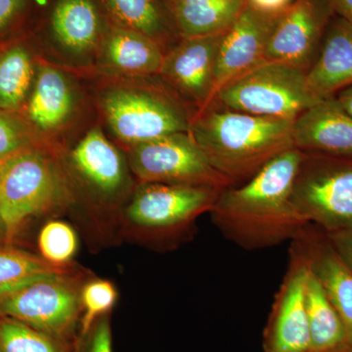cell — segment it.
Segmentation results:
<instances>
[{
	"mask_svg": "<svg viewBox=\"0 0 352 352\" xmlns=\"http://www.w3.org/2000/svg\"><path fill=\"white\" fill-rule=\"evenodd\" d=\"M280 14L261 12L249 2L245 4L222 39L215 74V94L227 83L266 62V47Z\"/></svg>",
	"mask_w": 352,
	"mask_h": 352,
	"instance_id": "cell-13",
	"label": "cell"
},
{
	"mask_svg": "<svg viewBox=\"0 0 352 352\" xmlns=\"http://www.w3.org/2000/svg\"><path fill=\"white\" fill-rule=\"evenodd\" d=\"M73 108V95L66 78L48 66L39 68L28 103V117L41 131H52L64 124Z\"/></svg>",
	"mask_w": 352,
	"mask_h": 352,
	"instance_id": "cell-19",
	"label": "cell"
},
{
	"mask_svg": "<svg viewBox=\"0 0 352 352\" xmlns=\"http://www.w3.org/2000/svg\"><path fill=\"white\" fill-rule=\"evenodd\" d=\"M51 27L64 47L82 53L94 47L100 23L92 0H59L51 16Z\"/></svg>",
	"mask_w": 352,
	"mask_h": 352,
	"instance_id": "cell-21",
	"label": "cell"
},
{
	"mask_svg": "<svg viewBox=\"0 0 352 352\" xmlns=\"http://www.w3.org/2000/svg\"><path fill=\"white\" fill-rule=\"evenodd\" d=\"M335 98L352 117V85L338 92Z\"/></svg>",
	"mask_w": 352,
	"mask_h": 352,
	"instance_id": "cell-35",
	"label": "cell"
},
{
	"mask_svg": "<svg viewBox=\"0 0 352 352\" xmlns=\"http://www.w3.org/2000/svg\"><path fill=\"white\" fill-rule=\"evenodd\" d=\"M6 244V232H4L3 224H2L1 219H0V245Z\"/></svg>",
	"mask_w": 352,
	"mask_h": 352,
	"instance_id": "cell-36",
	"label": "cell"
},
{
	"mask_svg": "<svg viewBox=\"0 0 352 352\" xmlns=\"http://www.w3.org/2000/svg\"><path fill=\"white\" fill-rule=\"evenodd\" d=\"M38 244L44 261L66 267L78 251V236L67 222L51 220L41 228Z\"/></svg>",
	"mask_w": 352,
	"mask_h": 352,
	"instance_id": "cell-27",
	"label": "cell"
},
{
	"mask_svg": "<svg viewBox=\"0 0 352 352\" xmlns=\"http://www.w3.org/2000/svg\"><path fill=\"white\" fill-rule=\"evenodd\" d=\"M289 254L288 268L264 329V352L310 351L305 298L309 266L294 242Z\"/></svg>",
	"mask_w": 352,
	"mask_h": 352,
	"instance_id": "cell-10",
	"label": "cell"
},
{
	"mask_svg": "<svg viewBox=\"0 0 352 352\" xmlns=\"http://www.w3.org/2000/svg\"><path fill=\"white\" fill-rule=\"evenodd\" d=\"M131 166L141 183L212 187L223 190L231 182L215 170L188 132L170 134L133 146Z\"/></svg>",
	"mask_w": 352,
	"mask_h": 352,
	"instance_id": "cell-8",
	"label": "cell"
},
{
	"mask_svg": "<svg viewBox=\"0 0 352 352\" xmlns=\"http://www.w3.org/2000/svg\"><path fill=\"white\" fill-rule=\"evenodd\" d=\"M80 280L69 270L34 280L0 296V316L75 342L82 317Z\"/></svg>",
	"mask_w": 352,
	"mask_h": 352,
	"instance_id": "cell-6",
	"label": "cell"
},
{
	"mask_svg": "<svg viewBox=\"0 0 352 352\" xmlns=\"http://www.w3.org/2000/svg\"><path fill=\"white\" fill-rule=\"evenodd\" d=\"M164 57L159 43L127 28L113 30L106 41L108 66L124 75H159Z\"/></svg>",
	"mask_w": 352,
	"mask_h": 352,
	"instance_id": "cell-18",
	"label": "cell"
},
{
	"mask_svg": "<svg viewBox=\"0 0 352 352\" xmlns=\"http://www.w3.org/2000/svg\"><path fill=\"white\" fill-rule=\"evenodd\" d=\"M292 203L307 223L325 232L352 227V159L305 154Z\"/></svg>",
	"mask_w": 352,
	"mask_h": 352,
	"instance_id": "cell-5",
	"label": "cell"
},
{
	"mask_svg": "<svg viewBox=\"0 0 352 352\" xmlns=\"http://www.w3.org/2000/svg\"><path fill=\"white\" fill-rule=\"evenodd\" d=\"M102 107L113 133L133 146L188 132L194 119L173 95L161 90L119 88L106 94Z\"/></svg>",
	"mask_w": 352,
	"mask_h": 352,
	"instance_id": "cell-7",
	"label": "cell"
},
{
	"mask_svg": "<svg viewBox=\"0 0 352 352\" xmlns=\"http://www.w3.org/2000/svg\"><path fill=\"white\" fill-rule=\"evenodd\" d=\"M67 270V267L52 265L41 256L21 251L8 245H0V296L38 278Z\"/></svg>",
	"mask_w": 352,
	"mask_h": 352,
	"instance_id": "cell-24",
	"label": "cell"
},
{
	"mask_svg": "<svg viewBox=\"0 0 352 352\" xmlns=\"http://www.w3.org/2000/svg\"><path fill=\"white\" fill-rule=\"evenodd\" d=\"M63 176L46 152L27 150L0 163V219L10 245L32 217L66 205Z\"/></svg>",
	"mask_w": 352,
	"mask_h": 352,
	"instance_id": "cell-3",
	"label": "cell"
},
{
	"mask_svg": "<svg viewBox=\"0 0 352 352\" xmlns=\"http://www.w3.org/2000/svg\"><path fill=\"white\" fill-rule=\"evenodd\" d=\"M73 352H113L112 331L108 315L95 322L85 335L78 336Z\"/></svg>",
	"mask_w": 352,
	"mask_h": 352,
	"instance_id": "cell-30",
	"label": "cell"
},
{
	"mask_svg": "<svg viewBox=\"0 0 352 352\" xmlns=\"http://www.w3.org/2000/svg\"><path fill=\"white\" fill-rule=\"evenodd\" d=\"M113 15L127 29L141 32L159 43L163 20L154 0H106Z\"/></svg>",
	"mask_w": 352,
	"mask_h": 352,
	"instance_id": "cell-26",
	"label": "cell"
},
{
	"mask_svg": "<svg viewBox=\"0 0 352 352\" xmlns=\"http://www.w3.org/2000/svg\"><path fill=\"white\" fill-rule=\"evenodd\" d=\"M307 78L310 89L321 100L352 85L351 23L339 16L330 21Z\"/></svg>",
	"mask_w": 352,
	"mask_h": 352,
	"instance_id": "cell-16",
	"label": "cell"
},
{
	"mask_svg": "<svg viewBox=\"0 0 352 352\" xmlns=\"http://www.w3.org/2000/svg\"><path fill=\"white\" fill-rule=\"evenodd\" d=\"M340 352H352V344H347V346H344V349Z\"/></svg>",
	"mask_w": 352,
	"mask_h": 352,
	"instance_id": "cell-37",
	"label": "cell"
},
{
	"mask_svg": "<svg viewBox=\"0 0 352 352\" xmlns=\"http://www.w3.org/2000/svg\"><path fill=\"white\" fill-rule=\"evenodd\" d=\"M326 234L340 258L352 271V227L333 231V232H326Z\"/></svg>",
	"mask_w": 352,
	"mask_h": 352,
	"instance_id": "cell-31",
	"label": "cell"
},
{
	"mask_svg": "<svg viewBox=\"0 0 352 352\" xmlns=\"http://www.w3.org/2000/svg\"><path fill=\"white\" fill-rule=\"evenodd\" d=\"M319 101L305 72L264 62L220 88L210 104L258 117L296 120Z\"/></svg>",
	"mask_w": 352,
	"mask_h": 352,
	"instance_id": "cell-4",
	"label": "cell"
},
{
	"mask_svg": "<svg viewBox=\"0 0 352 352\" xmlns=\"http://www.w3.org/2000/svg\"><path fill=\"white\" fill-rule=\"evenodd\" d=\"M75 342L60 339L15 319L0 316V352H73Z\"/></svg>",
	"mask_w": 352,
	"mask_h": 352,
	"instance_id": "cell-25",
	"label": "cell"
},
{
	"mask_svg": "<svg viewBox=\"0 0 352 352\" xmlns=\"http://www.w3.org/2000/svg\"><path fill=\"white\" fill-rule=\"evenodd\" d=\"M294 120L258 117L210 104L197 113L190 133L215 170L236 186L294 148Z\"/></svg>",
	"mask_w": 352,
	"mask_h": 352,
	"instance_id": "cell-2",
	"label": "cell"
},
{
	"mask_svg": "<svg viewBox=\"0 0 352 352\" xmlns=\"http://www.w3.org/2000/svg\"><path fill=\"white\" fill-rule=\"evenodd\" d=\"M245 4V0H175V19L183 38L221 34L237 20Z\"/></svg>",
	"mask_w": 352,
	"mask_h": 352,
	"instance_id": "cell-20",
	"label": "cell"
},
{
	"mask_svg": "<svg viewBox=\"0 0 352 352\" xmlns=\"http://www.w3.org/2000/svg\"><path fill=\"white\" fill-rule=\"evenodd\" d=\"M71 159L76 171L99 193L113 195L124 186L122 157L99 129L88 132L72 151Z\"/></svg>",
	"mask_w": 352,
	"mask_h": 352,
	"instance_id": "cell-17",
	"label": "cell"
},
{
	"mask_svg": "<svg viewBox=\"0 0 352 352\" xmlns=\"http://www.w3.org/2000/svg\"><path fill=\"white\" fill-rule=\"evenodd\" d=\"M34 63L23 44L0 50V110L17 112L24 105L34 80Z\"/></svg>",
	"mask_w": 352,
	"mask_h": 352,
	"instance_id": "cell-23",
	"label": "cell"
},
{
	"mask_svg": "<svg viewBox=\"0 0 352 352\" xmlns=\"http://www.w3.org/2000/svg\"><path fill=\"white\" fill-rule=\"evenodd\" d=\"M220 191L212 187L141 183L127 207V219L154 237L180 235L212 210Z\"/></svg>",
	"mask_w": 352,
	"mask_h": 352,
	"instance_id": "cell-9",
	"label": "cell"
},
{
	"mask_svg": "<svg viewBox=\"0 0 352 352\" xmlns=\"http://www.w3.org/2000/svg\"><path fill=\"white\" fill-rule=\"evenodd\" d=\"M333 13L325 0H298L280 14L265 51V61L307 73L314 65Z\"/></svg>",
	"mask_w": 352,
	"mask_h": 352,
	"instance_id": "cell-11",
	"label": "cell"
},
{
	"mask_svg": "<svg viewBox=\"0 0 352 352\" xmlns=\"http://www.w3.org/2000/svg\"><path fill=\"white\" fill-rule=\"evenodd\" d=\"M29 0H0V32L6 31L24 12Z\"/></svg>",
	"mask_w": 352,
	"mask_h": 352,
	"instance_id": "cell-32",
	"label": "cell"
},
{
	"mask_svg": "<svg viewBox=\"0 0 352 352\" xmlns=\"http://www.w3.org/2000/svg\"><path fill=\"white\" fill-rule=\"evenodd\" d=\"M254 8L267 14H280L286 10L293 0H249Z\"/></svg>",
	"mask_w": 352,
	"mask_h": 352,
	"instance_id": "cell-33",
	"label": "cell"
},
{
	"mask_svg": "<svg viewBox=\"0 0 352 352\" xmlns=\"http://www.w3.org/2000/svg\"><path fill=\"white\" fill-rule=\"evenodd\" d=\"M293 143L305 154L352 159V117L335 96L322 99L294 120Z\"/></svg>",
	"mask_w": 352,
	"mask_h": 352,
	"instance_id": "cell-15",
	"label": "cell"
},
{
	"mask_svg": "<svg viewBox=\"0 0 352 352\" xmlns=\"http://www.w3.org/2000/svg\"><path fill=\"white\" fill-rule=\"evenodd\" d=\"M305 298L310 351H333L347 346L349 339L346 326L310 270Z\"/></svg>",
	"mask_w": 352,
	"mask_h": 352,
	"instance_id": "cell-22",
	"label": "cell"
},
{
	"mask_svg": "<svg viewBox=\"0 0 352 352\" xmlns=\"http://www.w3.org/2000/svg\"><path fill=\"white\" fill-rule=\"evenodd\" d=\"M171 1H173V2H175V0H171Z\"/></svg>",
	"mask_w": 352,
	"mask_h": 352,
	"instance_id": "cell-39",
	"label": "cell"
},
{
	"mask_svg": "<svg viewBox=\"0 0 352 352\" xmlns=\"http://www.w3.org/2000/svg\"><path fill=\"white\" fill-rule=\"evenodd\" d=\"M342 349H344V347H342V349H338V351H327V352H340L342 351ZM309 352H315V351H310Z\"/></svg>",
	"mask_w": 352,
	"mask_h": 352,
	"instance_id": "cell-38",
	"label": "cell"
},
{
	"mask_svg": "<svg viewBox=\"0 0 352 352\" xmlns=\"http://www.w3.org/2000/svg\"><path fill=\"white\" fill-rule=\"evenodd\" d=\"M34 148L38 147L31 126L17 113L0 110V163Z\"/></svg>",
	"mask_w": 352,
	"mask_h": 352,
	"instance_id": "cell-29",
	"label": "cell"
},
{
	"mask_svg": "<svg viewBox=\"0 0 352 352\" xmlns=\"http://www.w3.org/2000/svg\"><path fill=\"white\" fill-rule=\"evenodd\" d=\"M117 300V289L108 280L94 279L83 285L80 293V336L85 335L94 327L95 322L106 316Z\"/></svg>",
	"mask_w": 352,
	"mask_h": 352,
	"instance_id": "cell-28",
	"label": "cell"
},
{
	"mask_svg": "<svg viewBox=\"0 0 352 352\" xmlns=\"http://www.w3.org/2000/svg\"><path fill=\"white\" fill-rule=\"evenodd\" d=\"M333 14L352 24V0H325Z\"/></svg>",
	"mask_w": 352,
	"mask_h": 352,
	"instance_id": "cell-34",
	"label": "cell"
},
{
	"mask_svg": "<svg viewBox=\"0 0 352 352\" xmlns=\"http://www.w3.org/2000/svg\"><path fill=\"white\" fill-rule=\"evenodd\" d=\"M302 155L291 148L247 182L220 191L210 214L224 237L252 251L295 239L308 224L292 203Z\"/></svg>",
	"mask_w": 352,
	"mask_h": 352,
	"instance_id": "cell-1",
	"label": "cell"
},
{
	"mask_svg": "<svg viewBox=\"0 0 352 352\" xmlns=\"http://www.w3.org/2000/svg\"><path fill=\"white\" fill-rule=\"evenodd\" d=\"M291 242L305 254L310 271L344 322L349 344H352V271L335 251L325 231L314 224H307Z\"/></svg>",
	"mask_w": 352,
	"mask_h": 352,
	"instance_id": "cell-14",
	"label": "cell"
},
{
	"mask_svg": "<svg viewBox=\"0 0 352 352\" xmlns=\"http://www.w3.org/2000/svg\"><path fill=\"white\" fill-rule=\"evenodd\" d=\"M226 32L183 38L164 54L159 75L180 97L197 106L198 112L214 100L217 60Z\"/></svg>",
	"mask_w": 352,
	"mask_h": 352,
	"instance_id": "cell-12",
	"label": "cell"
}]
</instances>
